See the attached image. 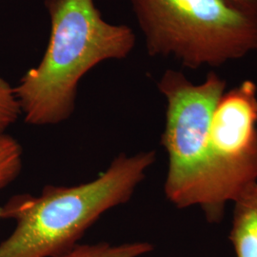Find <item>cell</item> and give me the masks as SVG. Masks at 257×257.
Returning a JSON list of instances; mask_svg holds the SVG:
<instances>
[{"label": "cell", "instance_id": "cell-1", "mask_svg": "<svg viewBox=\"0 0 257 257\" xmlns=\"http://www.w3.org/2000/svg\"><path fill=\"white\" fill-rule=\"evenodd\" d=\"M51 34L39 64L15 87L21 114L32 126H53L75 110L84 75L107 60L128 56L137 43L133 29L103 19L94 0H44Z\"/></svg>", "mask_w": 257, "mask_h": 257}, {"label": "cell", "instance_id": "cell-2", "mask_svg": "<svg viewBox=\"0 0 257 257\" xmlns=\"http://www.w3.org/2000/svg\"><path fill=\"white\" fill-rule=\"evenodd\" d=\"M156 153L120 154L90 182L47 185L38 196L17 194L0 206V220L16 228L0 243V257H60L74 249L102 215L128 202Z\"/></svg>", "mask_w": 257, "mask_h": 257}, {"label": "cell", "instance_id": "cell-3", "mask_svg": "<svg viewBox=\"0 0 257 257\" xmlns=\"http://www.w3.org/2000/svg\"><path fill=\"white\" fill-rule=\"evenodd\" d=\"M151 56L196 70L257 52V11L226 0H128Z\"/></svg>", "mask_w": 257, "mask_h": 257}, {"label": "cell", "instance_id": "cell-4", "mask_svg": "<svg viewBox=\"0 0 257 257\" xmlns=\"http://www.w3.org/2000/svg\"><path fill=\"white\" fill-rule=\"evenodd\" d=\"M157 87L167 100L161 138L169 156L166 197L179 209L198 205L207 216L211 201L209 132L226 81L210 72L202 83L194 84L183 73L167 70Z\"/></svg>", "mask_w": 257, "mask_h": 257}, {"label": "cell", "instance_id": "cell-5", "mask_svg": "<svg viewBox=\"0 0 257 257\" xmlns=\"http://www.w3.org/2000/svg\"><path fill=\"white\" fill-rule=\"evenodd\" d=\"M211 209L206 216L220 222L224 207L257 180V86L245 80L225 92L210 125Z\"/></svg>", "mask_w": 257, "mask_h": 257}, {"label": "cell", "instance_id": "cell-6", "mask_svg": "<svg viewBox=\"0 0 257 257\" xmlns=\"http://www.w3.org/2000/svg\"><path fill=\"white\" fill-rule=\"evenodd\" d=\"M230 240L236 257H257V182L235 198Z\"/></svg>", "mask_w": 257, "mask_h": 257}, {"label": "cell", "instance_id": "cell-7", "mask_svg": "<svg viewBox=\"0 0 257 257\" xmlns=\"http://www.w3.org/2000/svg\"><path fill=\"white\" fill-rule=\"evenodd\" d=\"M154 249L148 242H133L112 245L108 242L79 244L70 252L60 257H140Z\"/></svg>", "mask_w": 257, "mask_h": 257}, {"label": "cell", "instance_id": "cell-8", "mask_svg": "<svg viewBox=\"0 0 257 257\" xmlns=\"http://www.w3.org/2000/svg\"><path fill=\"white\" fill-rule=\"evenodd\" d=\"M23 150L19 141L8 134H0V190L19 177L22 170Z\"/></svg>", "mask_w": 257, "mask_h": 257}, {"label": "cell", "instance_id": "cell-9", "mask_svg": "<svg viewBox=\"0 0 257 257\" xmlns=\"http://www.w3.org/2000/svg\"><path fill=\"white\" fill-rule=\"evenodd\" d=\"M21 114L15 87L0 75V134L14 125Z\"/></svg>", "mask_w": 257, "mask_h": 257}, {"label": "cell", "instance_id": "cell-10", "mask_svg": "<svg viewBox=\"0 0 257 257\" xmlns=\"http://www.w3.org/2000/svg\"><path fill=\"white\" fill-rule=\"evenodd\" d=\"M226 1L244 9L257 11V0H226Z\"/></svg>", "mask_w": 257, "mask_h": 257}]
</instances>
